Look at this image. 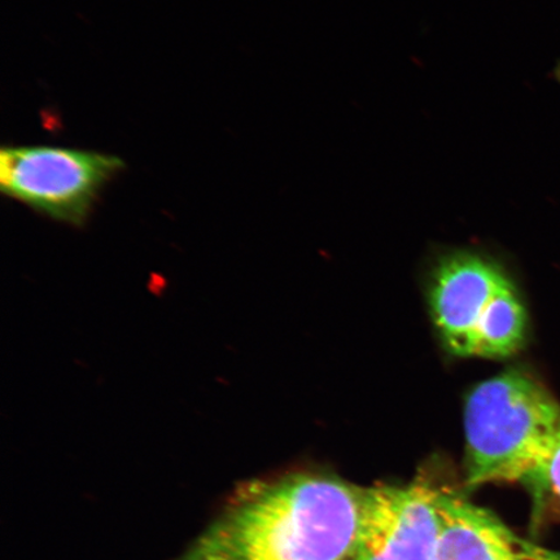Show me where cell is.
I'll return each instance as SVG.
<instances>
[{"label":"cell","mask_w":560,"mask_h":560,"mask_svg":"<svg viewBox=\"0 0 560 560\" xmlns=\"http://www.w3.org/2000/svg\"><path fill=\"white\" fill-rule=\"evenodd\" d=\"M363 489L314 471L244 482L177 560H348Z\"/></svg>","instance_id":"obj_1"},{"label":"cell","mask_w":560,"mask_h":560,"mask_svg":"<svg viewBox=\"0 0 560 560\" xmlns=\"http://www.w3.org/2000/svg\"><path fill=\"white\" fill-rule=\"evenodd\" d=\"M560 430V405L534 375L509 369L465 406L467 487L522 482Z\"/></svg>","instance_id":"obj_2"},{"label":"cell","mask_w":560,"mask_h":560,"mask_svg":"<svg viewBox=\"0 0 560 560\" xmlns=\"http://www.w3.org/2000/svg\"><path fill=\"white\" fill-rule=\"evenodd\" d=\"M122 170L121 159L93 151L48 145L0 151L3 194L74 225L86 219L102 188Z\"/></svg>","instance_id":"obj_3"},{"label":"cell","mask_w":560,"mask_h":560,"mask_svg":"<svg viewBox=\"0 0 560 560\" xmlns=\"http://www.w3.org/2000/svg\"><path fill=\"white\" fill-rule=\"evenodd\" d=\"M444 494L419 481L365 487L348 560H436L444 534Z\"/></svg>","instance_id":"obj_4"},{"label":"cell","mask_w":560,"mask_h":560,"mask_svg":"<svg viewBox=\"0 0 560 560\" xmlns=\"http://www.w3.org/2000/svg\"><path fill=\"white\" fill-rule=\"evenodd\" d=\"M509 282L499 266L474 252H457L439 264L430 305L433 322L451 352L474 357L476 328Z\"/></svg>","instance_id":"obj_5"},{"label":"cell","mask_w":560,"mask_h":560,"mask_svg":"<svg viewBox=\"0 0 560 560\" xmlns=\"http://www.w3.org/2000/svg\"><path fill=\"white\" fill-rule=\"evenodd\" d=\"M444 534L436 560H560V551L527 540L492 511L446 492Z\"/></svg>","instance_id":"obj_6"},{"label":"cell","mask_w":560,"mask_h":560,"mask_svg":"<svg viewBox=\"0 0 560 560\" xmlns=\"http://www.w3.org/2000/svg\"><path fill=\"white\" fill-rule=\"evenodd\" d=\"M528 315L513 283L497 293L476 328L474 357L506 359L524 347Z\"/></svg>","instance_id":"obj_7"},{"label":"cell","mask_w":560,"mask_h":560,"mask_svg":"<svg viewBox=\"0 0 560 560\" xmlns=\"http://www.w3.org/2000/svg\"><path fill=\"white\" fill-rule=\"evenodd\" d=\"M534 500L537 517H560V430L523 481Z\"/></svg>","instance_id":"obj_8"}]
</instances>
